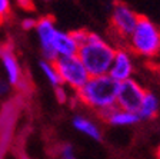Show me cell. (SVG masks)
Masks as SVG:
<instances>
[{
    "mask_svg": "<svg viewBox=\"0 0 160 159\" xmlns=\"http://www.w3.org/2000/svg\"><path fill=\"white\" fill-rule=\"evenodd\" d=\"M139 17L140 16L129 4L123 3V2H114L113 3L112 14H110V29L120 43L126 45L127 37L133 32Z\"/></svg>",
    "mask_w": 160,
    "mask_h": 159,
    "instance_id": "obj_6",
    "label": "cell"
},
{
    "mask_svg": "<svg viewBox=\"0 0 160 159\" xmlns=\"http://www.w3.org/2000/svg\"><path fill=\"white\" fill-rule=\"evenodd\" d=\"M117 87L119 82L109 75L90 76L83 86L74 92V98L79 103L97 113L116 105Z\"/></svg>",
    "mask_w": 160,
    "mask_h": 159,
    "instance_id": "obj_1",
    "label": "cell"
},
{
    "mask_svg": "<svg viewBox=\"0 0 160 159\" xmlns=\"http://www.w3.org/2000/svg\"><path fill=\"white\" fill-rule=\"evenodd\" d=\"M9 92H10V83L7 82V79L4 80V79L0 77V99L4 98V96H7Z\"/></svg>",
    "mask_w": 160,
    "mask_h": 159,
    "instance_id": "obj_19",
    "label": "cell"
},
{
    "mask_svg": "<svg viewBox=\"0 0 160 159\" xmlns=\"http://www.w3.org/2000/svg\"><path fill=\"white\" fill-rule=\"evenodd\" d=\"M160 110V102L157 99V96L153 92L150 90H146L143 96V100L139 106V110H137V116H139L140 122L142 120H152L154 119L157 115H159Z\"/></svg>",
    "mask_w": 160,
    "mask_h": 159,
    "instance_id": "obj_14",
    "label": "cell"
},
{
    "mask_svg": "<svg viewBox=\"0 0 160 159\" xmlns=\"http://www.w3.org/2000/svg\"><path fill=\"white\" fill-rule=\"evenodd\" d=\"M37 23V19L34 17H26V19L22 20V29L23 30H34Z\"/></svg>",
    "mask_w": 160,
    "mask_h": 159,
    "instance_id": "obj_18",
    "label": "cell"
},
{
    "mask_svg": "<svg viewBox=\"0 0 160 159\" xmlns=\"http://www.w3.org/2000/svg\"><path fill=\"white\" fill-rule=\"evenodd\" d=\"M0 60L3 65L4 73H6L7 82L10 86H14L19 92H27V79L24 77V73L20 67V63L17 60L14 50L12 45H0Z\"/></svg>",
    "mask_w": 160,
    "mask_h": 159,
    "instance_id": "obj_7",
    "label": "cell"
},
{
    "mask_svg": "<svg viewBox=\"0 0 160 159\" xmlns=\"http://www.w3.org/2000/svg\"><path fill=\"white\" fill-rule=\"evenodd\" d=\"M52 49H53L54 56L57 59V57L77 55L79 46H77L76 40L72 36V32H63V30L57 29L53 39V43H52Z\"/></svg>",
    "mask_w": 160,
    "mask_h": 159,
    "instance_id": "obj_12",
    "label": "cell"
},
{
    "mask_svg": "<svg viewBox=\"0 0 160 159\" xmlns=\"http://www.w3.org/2000/svg\"><path fill=\"white\" fill-rule=\"evenodd\" d=\"M39 66H40L42 73L44 75V77H46L47 82H49L52 86H53V87L62 86V80H60L59 72H57L56 66H54V62L43 59V60H40V62H39Z\"/></svg>",
    "mask_w": 160,
    "mask_h": 159,
    "instance_id": "obj_15",
    "label": "cell"
},
{
    "mask_svg": "<svg viewBox=\"0 0 160 159\" xmlns=\"http://www.w3.org/2000/svg\"><path fill=\"white\" fill-rule=\"evenodd\" d=\"M126 46L134 56L147 60L157 59L160 56V27L149 17L140 16L127 37Z\"/></svg>",
    "mask_w": 160,
    "mask_h": 159,
    "instance_id": "obj_3",
    "label": "cell"
},
{
    "mask_svg": "<svg viewBox=\"0 0 160 159\" xmlns=\"http://www.w3.org/2000/svg\"><path fill=\"white\" fill-rule=\"evenodd\" d=\"M46 2H47V0H46Z\"/></svg>",
    "mask_w": 160,
    "mask_h": 159,
    "instance_id": "obj_24",
    "label": "cell"
},
{
    "mask_svg": "<svg viewBox=\"0 0 160 159\" xmlns=\"http://www.w3.org/2000/svg\"><path fill=\"white\" fill-rule=\"evenodd\" d=\"M144 93H146V89L133 77L123 80V82H119L116 106H119L124 110L137 112L140 103L143 100Z\"/></svg>",
    "mask_w": 160,
    "mask_h": 159,
    "instance_id": "obj_8",
    "label": "cell"
},
{
    "mask_svg": "<svg viewBox=\"0 0 160 159\" xmlns=\"http://www.w3.org/2000/svg\"><path fill=\"white\" fill-rule=\"evenodd\" d=\"M39 37V43H40V49L43 53V59L46 60H56V56L52 49V43H53L54 34L57 32V27L54 24V19L50 16H43L37 19L36 27H34Z\"/></svg>",
    "mask_w": 160,
    "mask_h": 159,
    "instance_id": "obj_10",
    "label": "cell"
},
{
    "mask_svg": "<svg viewBox=\"0 0 160 159\" xmlns=\"http://www.w3.org/2000/svg\"><path fill=\"white\" fill-rule=\"evenodd\" d=\"M133 53L130 52L127 47H116L114 57L112 60L109 69L110 77H113L116 82H123L130 77H133L134 73V60Z\"/></svg>",
    "mask_w": 160,
    "mask_h": 159,
    "instance_id": "obj_9",
    "label": "cell"
},
{
    "mask_svg": "<svg viewBox=\"0 0 160 159\" xmlns=\"http://www.w3.org/2000/svg\"><path fill=\"white\" fill-rule=\"evenodd\" d=\"M97 116L100 119L106 122L110 126H117V128H126V126H134L140 122L139 116L136 112L124 110L119 106H110L106 109L97 112Z\"/></svg>",
    "mask_w": 160,
    "mask_h": 159,
    "instance_id": "obj_11",
    "label": "cell"
},
{
    "mask_svg": "<svg viewBox=\"0 0 160 159\" xmlns=\"http://www.w3.org/2000/svg\"><path fill=\"white\" fill-rule=\"evenodd\" d=\"M16 2H17V4L24 10H32L34 7L33 0H16Z\"/></svg>",
    "mask_w": 160,
    "mask_h": 159,
    "instance_id": "obj_21",
    "label": "cell"
},
{
    "mask_svg": "<svg viewBox=\"0 0 160 159\" xmlns=\"http://www.w3.org/2000/svg\"><path fill=\"white\" fill-rule=\"evenodd\" d=\"M156 67H157V72L160 73V62H159V63H157V65H156Z\"/></svg>",
    "mask_w": 160,
    "mask_h": 159,
    "instance_id": "obj_22",
    "label": "cell"
},
{
    "mask_svg": "<svg viewBox=\"0 0 160 159\" xmlns=\"http://www.w3.org/2000/svg\"><path fill=\"white\" fill-rule=\"evenodd\" d=\"M54 90H56V96H57V99H59V102L60 103H64L67 100V93L64 92V86L62 85V86H57V87H54Z\"/></svg>",
    "mask_w": 160,
    "mask_h": 159,
    "instance_id": "obj_20",
    "label": "cell"
},
{
    "mask_svg": "<svg viewBox=\"0 0 160 159\" xmlns=\"http://www.w3.org/2000/svg\"><path fill=\"white\" fill-rule=\"evenodd\" d=\"M114 52L116 47L112 43H109L100 34L89 32L86 40L79 46L77 57L82 60L89 76H99L109 73Z\"/></svg>",
    "mask_w": 160,
    "mask_h": 159,
    "instance_id": "obj_2",
    "label": "cell"
},
{
    "mask_svg": "<svg viewBox=\"0 0 160 159\" xmlns=\"http://www.w3.org/2000/svg\"><path fill=\"white\" fill-rule=\"evenodd\" d=\"M10 16V0H0V24Z\"/></svg>",
    "mask_w": 160,
    "mask_h": 159,
    "instance_id": "obj_17",
    "label": "cell"
},
{
    "mask_svg": "<svg viewBox=\"0 0 160 159\" xmlns=\"http://www.w3.org/2000/svg\"><path fill=\"white\" fill-rule=\"evenodd\" d=\"M59 155H60V159H77L76 155H74L73 146L70 145V143H63V145L60 146Z\"/></svg>",
    "mask_w": 160,
    "mask_h": 159,
    "instance_id": "obj_16",
    "label": "cell"
},
{
    "mask_svg": "<svg viewBox=\"0 0 160 159\" xmlns=\"http://www.w3.org/2000/svg\"><path fill=\"white\" fill-rule=\"evenodd\" d=\"M23 108V96H16L7 99L0 109V159L6 158L12 142H13L14 126L19 119V113Z\"/></svg>",
    "mask_w": 160,
    "mask_h": 159,
    "instance_id": "obj_4",
    "label": "cell"
},
{
    "mask_svg": "<svg viewBox=\"0 0 160 159\" xmlns=\"http://www.w3.org/2000/svg\"><path fill=\"white\" fill-rule=\"evenodd\" d=\"M72 126H73L77 132L89 136L90 139L96 140V142H100L102 138H103V133H102V129L99 128V125L96 122H93L92 119L86 118V116L76 115L72 119Z\"/></svg>",
    "mask_w": 160,
    "mask_h": 159,
    "instance_id": "obj_13",
    "label": "cell"
},
{
    "mask_svg": "<svg viewBox=\"0 0 160 159\" xmlns=\"http://www.w3.org/2000/svg\"><path fill=\"white\" fill-rule=\"evenodd\" d=\"M53 62L57 72H59L62 85L66 87H70L74 92L79 90L90 77L86 67L82 63V60L77 57V55L57 57Z\"/></svg>",
    "mask_w": 160,
    "mask_h": 159,
    "instance_id": "obj_5",
    "label": "cell"
},
{
    "mask_svg": "<svg viewBox=\"0 0 160 159\" xmlns=\"http://www.w3.org/2000/svg\"><path fill=\"white\" fill-rule=\"evenodd\" d=\"M157 159H160V146H159V149H157Z\"/></svg>",
    "mask_w": 160,
    "mask_h": 159,
    "instance_id": "obj_23",
    "label": "cell"
}]
</instances>
